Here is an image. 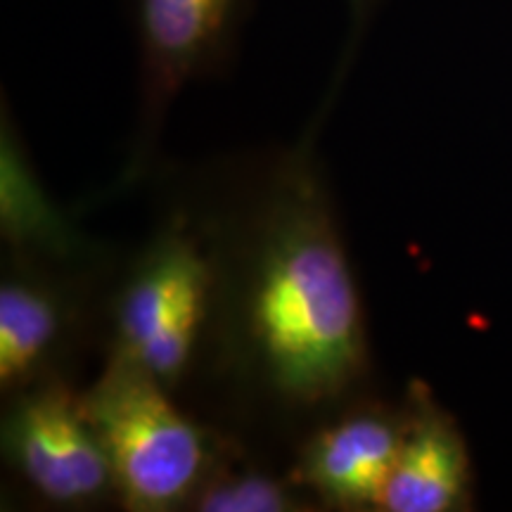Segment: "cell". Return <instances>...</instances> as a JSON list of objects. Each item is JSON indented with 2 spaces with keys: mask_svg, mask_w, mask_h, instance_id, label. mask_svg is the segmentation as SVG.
I'll list each match as a JSON object with an SVG mask.
<instances>
[{
  "mask_svg": "<svg viewBox=\"0 0 512 512\" xmlns=\"http://www.w3.org/2000/svg\"><path fill=\"white\" fill-rule=\"evenodd\" d=\"M216 245L211 320L223 368L249 399L306 418L368 373L363 306L309 145L275 159ZM209 320V323H211Z\"/></svg>",
  "mask_w": 512,
  "mask_h": 512,
  "instance_id": "cell-1",
  "label": "cell"
},
{
  "mask_svg": "<svg viewBox=\"0 0 512 512\" xmlns=\"http://www.w3.org/2000/svg\"><path fill=\"white\" fill-rule=\"evenodd\" d=\"M81 408L110 460L114 494L128 510L190 505L216 465L207 432L171 401L157 377L110 356Z\"/></svg>",
  "mask_w": 512,
  "mask_h": 512,
  "instance_id": "cell-2",
  "label": "cell"
},
{
  "mask_svg": "<svg viewBox=\"0 0 512 512\" xmlns=\"http://www.w3.org/2000/svg\"><path fill=\"white\" fill-rule=\"evenodd\" d=\"M214 252L174 223L133 261L112 302V351L166 389L181 384L211 320Z\"/></svg>",
  "mask_w": 512,
  "mask_h": 512,
  "instance_id": "cell-3",
  "label": "cell"
},
{
  "mask_svg": "<svg viewBox=\"0 0 512 512\" xmlns=\"http://www.w3.org/2000/svg\"><path fill=\"white\" fill-rule=\"evenodd\" d=\"M3 453L46 503L86 508L114 491L110 460L81 408V394L50 375L10 396Z\"/></svg>",
  "mask_w": 512,
  "mask_h": 512,
  "instance_id": "cell-4",
  "label": "cell"
},
{
  "mask_svg": "<svg viewBox=\"0 0 512 512\" xmlns=\"http://www.w3.org/2000/svg\"><path fill=\"white\" fill-rule=\"evenodd\" d=\"M140 69V128L155 138L188 83L219 74L235 53L249 0H131Z\"/></svg>",
  "mask_w": 512,
  "mask_h": 512,
  "instance_id": "cell-5",
  "label": "cell"
},
{
  "mask_svg": "<svg viewBox=\"0 0 512 512\" xmlns=\"http://www.w3.org/2000/svg\"><path fill=\"white\" fill-rule=\"evenodd\" d=\"M401 439V418L380 406L347 408L306 439L292 482L342 510H380Z\"/></svg>",
  "mask_w": 512,
  "mask_h": 512,
  "instance_id": "cell-6",
  "label": "cell"
},
{
  "mask_svg": "<svg viewBox=\"0 0 512 512\" xmlns=\"http://www.w3.org/2000/svg\"><path fill=\"white\" fill-rule=\"evenodd\" d=\"M470 489V458L458 427L422 389H413L411 413L401 418V439L380 510L448 512L463 508Z\"/></svg>",
  "mask_w": 512,
  "mask_h": 512,
  "instance_id": "cell-7",
  "label": "cell"
},
{
  "mask_svg": "<svg viewBox=\"0 0 512 512\" xmlns=\"http://www.w3.org/2000/svg\"><path fill=\"white\" fill-rule=\"evenodd\" d=\"M0 233L17 266L69 271L95 259L91 240L50 200L3 107L0 128Z\"/></svg>",
  "mask_w": 512,
  "mask_h": 512,
  "instance_id": "cell-8",
  "label": "cell"
},
{
  "mask_svg": "<svg viewBox=\"0 0 512 512\" xmlns=\"http://www.w3.org/2000/svg\"><path fill=\"white\" fill-rule=\"evenodd\" d=\"M53 271L15 266L0 285V389L12 396L53 373L72 328L67 287Z\"/></svg>",
  "mask_w": 512,
  "mask_h": 512,
  "instance_id": "cell-9",
  "label": "cell"
},
{
  "mask_svg": "<svg viewBox=\"0 0 512 512\" xmlns=\"http://www.w3.org/2000/svg\"><path fill=\"white\" fill-rule=\"evenodd\" d=\"M292 486L264 472H235L214 465L188 508L202 512H292L309 508L304 498L294 494Z\"/></svg>",
  "mask_w": 512,
  "mask_h": 512,
  "instance_id": "cell-10",
  "label": "cell"
},
{
  "mask_svg": "<svg viewBox=\"0 0 512 512\" xmlns=\"http://www.w3.org/2000/svg\"><path fill=\"white\" fill-rule=\"evenodd\" d=\"M380 5H382V0H347L349 34H347V41H344L342 57H339V62H337L335 79H332V83H330V93H328V100H325V110L330 107V100H335L337 91L342 88L344 79H347V74L351 72V64H354V60H356L358 48H361L363 38H366L370 24H373L377 10H380Z\"/></svg>",
  "mask_w": 512,
  "mask_h": 512,
  "instance_id": "cell-11",
  "label": "cell"
}]
</instances>
